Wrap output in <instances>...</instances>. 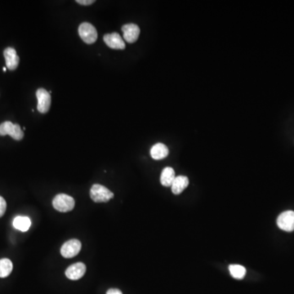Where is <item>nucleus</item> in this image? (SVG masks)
<instances>
[{
  "instance_id": "nucleus-1",
  "label": "nucleus",
  "mask_w": 294,
  "mask_h": 294,
  "mask_svg": "<svg viewBox=\"0 0 294 294\" xmlns=\"http://www.w3.org/2000/svg\"><path fill=\"white\" fill-rule=\"evenodd\" d=\"M74 199L66 194H58L54 197L52 205L56 210L61 213H67L74 208Z\"/></svg>"
},
{
  "instance_id": "nucleus-2",
  "label": "nucleus",
  "mask_w": 294,
  "mask_h": 294,
  "mask_svg": "<svg viewBox=\"0 0 294 294\" xmlns=\"http://www.w3.org/2000/svg\"><path fill=\"white\" fill-rule=\"evenodd\" d=\"M90 197L96 203H105L114 197V194L105 186L94 184L91 187Z\"/></svg>"
},
{
  "instance_id": "nucleus-3",
  "label": "nucleus",
  "mask_w": 294,
  "mask_h": 294,
  "mask_svg": "<svg viewBox=\"0 0 294 294\" xmlns=\"http://www.w3.org/2000/svg\"><path fill=\"white\" fill-rule=\"evenodd\" d=\"M78 34L84 43L93 44L97 41L98 34L95 27L88 22H83L78 27Z\"/></svg>"
},
{
  "instance_id": "nucleus-4",
  "label": "nucleus",
  "mask_w": 294,
  "mask_h": 294,
  "mask_svg": "<svg viewBox=\"0 0 294 294\" xmlns=\"http://www.w3.org/2000/svg\"><path fill=\"white\" fill-rule=\"evenodd\" d=\"M9 135L13 139L20 141L24 137V132L19 124H14L10 121H6L0 124V136Z\"/></svg>"
},
{
  "instance_id": "nucleus-5",
  "label": "nucleus",
  "mask_w": 294,
  "mask_h": 294,
  "mask_svg": "<svg viewBox=\"0 0 294 294\" xmlns=\"http://www.w3.org/2000/svg\"><path fill=\"white\" fill-rule=\"evenodd\" d=\"M277 225L279 229L292 232L294 230V211H285L282 213L277 218Z\"/></svg>"
},
{
  "instance_id": "nucleus-6",
  "label": "nucleus",
  "mask_w": 294,
  "mask_h": 294,
  "mask_svg": "<svg viewBox=\"0 0 294 294\" xmlns=\"http://www.w3.org/2000/svg\"><path fill=\"white\" fill-rule=\"evenodd\" d=\"M37 100H38V105L37 109L42 114L49 111L51 105V96L48 91L44 88H39L36 91Z\"/></svg>"
},
{
  "instance_id": "nucleus-7",
  "label": "nucleus",
  "mask_w": 294,
  "mask_h": 294,
  "mask_svg": "<svg viewBox=\"0 0 294 294\" xmlns=\"http://www.w3.org/2000/svg\"><path fill=\"white\" fill-rule=\"evenodd\" d=\"M81 243L78 240H70L65 243L61 248V253L65 258L75 257L80 252Z\"/></svg>"
},
{
  "instance_id": "nucleus-8",
  "label": "nucleus",
  "mask_w": 294,
  "mask_h": 294,
  "mask_svg": "<svg viewBox=\"0 0 294 294\" xmlns=\"http://www.w3.org/2000/svg\"><path fill=\"white\" fill-rule=\"evenodd\" d=\"M122 31L123 39L129 44H133L139 38L140 28L137 24L132 23L124 24L122 26Z\"/></svg>"
},
{
  "instance_id": "nucleus-9",
  "label": "nucleus",
  "mask_w": 294,
  "mask_h": 294,
  "mask_svg": "<svg viewBox=\"0 0 294 294\" xmlns=\"http://www.w3.org/2000/svg\"><path fill=\"white\" fill-rule=\"evenodd\" d=\"M103 40L109 48L112 49L122 50L125 49V43L120 34L114 32L111 34H106L103 37Z\"/></svg>"
},
{
  "instance_id": "nucleus-10",
  "label": "nucleus",
  "mask_w": 294,
  "mask_h": 294,
  "mask_svg": "<svg viewBox=\"0 0 294 294\" xmlns=\"http://www.w3.org/2000/svg\"><path fill=\"white\" fill-rule=\"evenodd\" d=\"M86 272V266L82 262H77L71 265L66 269V275L71 280H78L84 275Z\"/></svg>"
},
{
  "instance_id": "nucleus-11",
  "label": "nucleus",
  "mask_w": 294,
  "mask_h": 294,
  "mask_svg": "<svg viewBox=\"0 0 294 294\" xmlns=\"http://www.w3.org/2000/svg\"><path fill=\"white\" fill-rule=\"evenodd\" d=\"M6 66L10 71H14L19 65V56H17V51L13 48H7L3 51Z\"/></svg>"
},
{
  "instance_id": "nucleus-12",
  "label": "nucleus",
  "mask_w": 294,
  "mask_h": 294,
  "mask_svg": "<svg viewBox=\"0 0 294 294\" xmlns=\"http://www.w3.org/2000/svg\"><path fill=\"white\" fill-rule=\"evenodd\" d=\"M169 148L163 143H157L152 147L150 155L155 160H159L166 158L169 155Z\"/></svg>"
},
{
  "instance_id": "nucleus-13",
  "label": "nucleus",
  "mask_w": 294,
  "mask_h": 294,
  "mask_svg": "<svg viewBox=\"0 0 294 294\" xmlns=\"http://www.w3.org/2000/svg\"><path fill=\"white\" fill-rule=\"evenodd\" d=\"M189 179L186 176H177L172 184V191L174 195H180L188 186Z\"/></svg>"
},
{
  "instance_id": "nucleus-14",
  "label": "nucleus",
  "mask_w": 294,
  "mask_h": 294,
  "mask_svg": "<svg viewBox=\"0 0 294 294\" xmlns=\"http://www.w3.org/2000/svg\"><path fill=\"white\" fill-rule=\"evenodd\" d=\"M175 178H176V176H175L174 169L171 167H166L162 171L161 176H160V182H161L163 186L169 187V186H172V184Z\"/></svg>"
},
{
  "instance_id": "nucleus-15",
  "label": "nucleus",
  "mask_w": 294,
  "mask_h": 294,
  "mask_svg": "<svg viewBox=\"0 0 294 294\" xmlns=\"http://www.w3.org/2000/svg\"><path fill=\"white\" fill-rule=\"evenodd\" d=\"M13 226L17 230H21L22 232H25L29 230L31 225V220L28 217H17L13 220Z\"/></svg>"
},
{
  "instance_id": "nucleus-16",
  "label": "nucleus",
  "mask_w": 294,
  "mask_h": 294,
  "mask_svg": "<svg viewBox=\"0 0 294 294\" xmlns=\"http://www.w3.org/2000/svg\"><path fill=\"white\" fill-rule=\"evenodd\" d=\"M13 269L12 262L7 258L0 259V278H5L11 274Z\"/></svg>"
},
{
  "instance_id": "nucleus-17",
  "label": "nucleus",
  "mask_w": 294,
  "mask_h": 294,
  "mask_svg": "<svg viewBox=\"0 0 294 294\" xmlns=\"http://www.w3.org/2000/svg\"><path fill=\"white\" fill-rule=\"evenodd\" d=\"M229 270L231 276L235 279H242L246 274V269L241 265H230Z\"/></svg>"
},
{
  "instance_id": "nucleus-18",
  "label": "nucleus",
  "mask_w": 294,
  "mask_h": 294,
  "mask_svg": "<svg viewBox=\"0 0 294 294\" xmlns=\"http://www.w3.org/2000/svg\"><path fill=\"white\" fill-rule=\"evenodd\" d=\"M7 208V203L2 196H0V218L3 216Z\"/></svg>"
},
{
  "instance_id": "nucleus-19",
  "label": "nucleus",
  "mask_w": 294,
  "mask_h": 294,
  "mask_svg": "<svg viewBox=\"0 0 294 294\" xmlns=\"http://www.w3.org/2000/svg\"><path fill=\"white\" fill-rule=\"evenodd\" d=\"M76 2H78V4L88 6L93 4V2H95V0H76Z\"/></svg>"
},
{
  "instance_id": "nucleus-20",
  "label": "nucleus",
  "mask_w": 294,
  "mask_h": 294,
  "mask_svg": "<svg viewBox=\"0 0 294 294\" xmlns=\"http://www.w3.org/2000/svg\"><path fill=\"white\" fill-rule=\"evenodd\" d=\"M106 294H122V292L118 289H110L106 292Z\"/></svg>"
},
{
  "instance_id": "nucleus-21",
  "label": "nucleus",
  "mask_w": 294,
  "mask_h": 294,
  "mask_svg": "<svg viewBox=\"0 0 294 294\" xmlns=\"http://www.w3.org/2000/svg\"><path fill=\"white\" fill-rule=\"evenodd\" d=\"M2 71H4L5 72V71H6V67H3V68H2Z\"/></svg>"
}]
</instances>
